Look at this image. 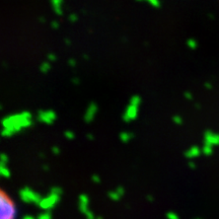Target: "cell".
<instances>
[{"label":"cell","mask_w":219,"mask_h":219,"mask_svg":"<svg viewBox=\"0 0 219 219\" xmlns=\"http://www.w3.org/2000/svg\"><path fill=\"white\" fill-rule=\"evenodd\" d=\"M0 175L3 178L8 179L10 177V171H9V168L6 165H0Z\"/></svg>","instance_id":"13"},{"label":"cell","mask_w":219,"mask_h":219,"mask_svg":"<svg viewBox=\"0 0 219 219\" xmlns=\"http://www.w3.org/2000/svg\"><path fill=\"white\" fill-rule=\"evenodd\" d=\"M79 79L78 78H74V79H72V82H73V83H74V84H78L79 83Z\"/></svg>","instance_id":"39"},{"label":"cell","mask_w":219,"mask_h":219,"mask_svg":"<svg viewBox=\"0 0 219 219\" xmlns=\"http://www.w3.org/2000/svg\"><path fill=\"white\" fill-rule=\"evenodd\" d=\"M56 119H57V115H56V113L54 111H52V110H47V111L39 112L38 120L40 122L44 123V124L51 125L55 122Z\"/></svg>","instance_id":"5"},{"label":"cell","mask_w":219,"mask_h":219,"mask_svg":"<svg viewBox=\"0 0 219 219\" xmlns=\"http://www.w3.org/2000/svg\"><path fill=\"white\" fill-rule=\"evenodd\" d=\"M62 189L60 187H53L50 191V193H53V194H56V195H59L61 196L62 195Z\"/></svg>","instance_id":"23"},{"label":"cell","mask_w":219,"mask_h":219,"mask_svg":"<svg viewBox=\"0 0 219 219\" xmlns=\"http://www.w3.org/2000/svg\"><path fill=\"white\" fill-rule=\"evenodd\" d=\"M205 86H206L208 89H211V88H212V84H210L209 82H206V83H205Z\"/></svg>","instance_id":"40"},{"label":"cell","mask_w":219,"mask_h":219,"mask_svg":"<svg viewBox=\"0 0 219 219\" xmlns=\"http://www.w3.org/2000/svg\"><path fill=\"white\" fill-rule=\"evenodd\" d=\"M51 26H52L53 29H58V28H59V24H58V21H52Z\"/></svg>","instance_id":"34"},{"label":"cell","mask_w":219,"mask_h":219,"mask_svg":"<svg viewBox=\"0 0 219 219\" xmlns=\"http://www.w3.org/2000/svg\"><path fill=\"white\" fill-rule=\"evenodd\" d=\"M60 197L61 196H59V195L50 193L48 196L42 198V200L39 203L38 206L44 211H51L52 209L55 208L56 205L60 202Z\"/></svg>","instance_id":"4"},{"label":"cell","mask_w":219,"mask_h":219,"mask_svg":"<svg viewBox=\"0 0 219 219\" xmlns=\"http://www.w3.org/2000/svg\"><path fill=\"white\" fill-rule=\"evenodd\" d=\"M167 219H180V216L177 213H175V212L170 211L167 213Z\"/></svg>","instance_id":"24"},{"label":"cell","mask_w":219,"mask_h":219,"mask_svg":"<svg viewBox=\"0 0 219 219\" xmlns=\"http://www.w3.org/2000/svg\"><path fill=\"white\" fill-rule=\"evenodd\" d=\"M140 102H141V98L139 97V95H133V97L130 98V105H133L135 107L139 108Z\"/></svg>","instance_id":"15"},{"label":"cell","mask_w":219,"mask_h":219,"mask_svg":"<svg viewBox=\"0 0 219 219\" xmlns=\"http://www.w3.org/2000/svg\"><path fill=\"white\" fill-rule=\"evenodd\" d=\"M146 199H147V200H148L149 202H150V203H152V202L154 201V198L152 197L151 195H147V196H146Z\"/></svg>","instance_id":"35"},{"label":"cell","mask_w":219,"mask_h":219,"mask_svg":"<svg viewBox=\"0 0 219 219\" xmlns=\"http://www.w3.org/2000/svg\"><path fill=\"white\" fill-rule=\"evenodd\" d=\"M197 219H198V218H197Z\"/></svg>","instance_id":"44"},{"label":"cell","mask_w":219,"mask_h":219,"mask_svg":"<svg viewBox=\"0 0 219 219\" xmlns=\"http://www.w3.org/2000/svg\"><path fill=\"white\" fill-rule=\"evenodd\" d=\"M172 121L175 122V124H177V125H181L182 123V119L180 117V116H174V118H172Z\"/></svg>","instance_id":"25"},{"label":"cell","mask_w":219,"mask_h":219,"mask_svg":"<svg viewBox=\"0 0 219 219\" xmlns=\"http://www.w3.org/2000/svg\"><path fill=\"white\" fill-rule=\"evenodd\" d=\"M51 4L53 6V9L54 11L57 13L58 15L62 14V4H63V0H51Z\"/></svg>","instance_id":"11"},{"label":"cell","mask_w":219,"mask_h":219,"mask_svg":"<svg viewBox=\"0 0 219 219\" xmlns=\"http://www.w3.org/2000/svg\"><path fill=\"white\" fill-rule=\"evenodd\" d=\"M50 69H51V65H50L49 62H44V63H43V64L41 65V67H40V70H41L43 73L49 72Z\"/></svg>","instance_id":"18"},{"label":"cell","mask_w":219,"mask_h":219,"mask_svg":"<svg viewBox=\"0 0 219 219\" xmlns=\"http://www.w3.org/2000/svg\"><path fill=\"white\" fill-rule=\"evenodd\" d=\"M201 151L202 150L198 147V146H192V147H190L185 152V156L189 159H193V158L198 157L199 155L201 154Z\"/></svg>","instance_id":"10"},{"label":"cell","mask_w":219,"mask_h":219,"mask_svg":"<svg viewBox=\"0 0 219 219\" xmlns=\"http://www.w3.org/2000/svg\"><path fill=\"white\" fill-rule=\"evenodd\" d=\"M188 165H189V167L192 168V170H195V168H196V164H195L194 161H189Z\"/></svg>","instance_id":"33"},{"label":"cell","mask_w":219,"mask_h":219,"mask_svg":"<svg viewBox=\"0 0 219 219\" xmlns=\"http://www.w3.org/2000/svg\"><path fill=\"white\" fill-rule=\"evenodd\" d=\"M116 191H117V192H118V194H119V195H120V196H121V197H123V195H124V193H125V190H124V188H123V187H121V186H120V187H118L117 189H116Z\"/></svg>","instance_id":"29"},{"label":"cell","mask_w":219,"mask_h":219,"mask_svg":"<svg viewBox=\"0 0 219 219\" xmlns=\"http://www.w3.org/2000/svg\"><path fill=\"white\" fill-rule=\"evenodd\" d=\"M36 219H52V214L51 211H45L39 215Z\"/></svg>","instance_id":"17"},{"label":"cell","mask_w":219,"mask_h":219,"mask_svg":"<svg viewBox=\"0 0 219 219\" xmlns=\"http://www.w3.org/2000/svg\"><path fill=\"white\" fill-rule=\"evenodd\" d=\"M64 136H65V138L68 139V140H72V139H74L75 134L73 133L71 130H67V131L64 132Z\"/></svg>","instance_id":"22"},{"label":"cell","mask_w":219,"mask_h":219,"mask_svg":"<svg viewBox=\"0 0 219 219\" xmlns=\"http://www.w3.org/2000/svg\"><path fill=\"white\" fill-rule=\"evenodd\" d=\"M137 116H138V107H135V106L129 104V106L124 113V115H123V120L129 123L135 120V119L137 118Z\"/></svg>","instance_id":"6"},{"label":"cell","mask_w":219,"mask_h":219,"mask_svg":"<svg viewBox=\"0 0 219 219\" xmlns=\"http://www.w3.org/2000/svg\"><path fill=\"white\" fill-rule=\"evenodd\" d=\"M136 1H145V2L149 3L151 6H153V7H159V6H160L159 0H136Z\"/></svg>","instance_id":"19"},{"label":"cell","mask_w":219,"mask_h":219,"mask_svg":"<svg viewBox=\"0 0 219 219\" xmlns=\"http://www.w3.org/2000/svg\"><path fill=\"white\" fill-rule=\"evenodd\" d=\"M204 142L211 146H219V134L207 130L204 133Z\"/></svg>","instance_id":"7"},{"label":"cell","mask_w":219,"mask_h":219,"mask_svg":"<svg viewBox=\"0 0 219 219\" xmlns=\"http://www.w3.org/2000/svg\"><path fill=\"white\" fill-rule=\"evenodd\" d=\"M47 58H48V60L50 62H53V61H56L57 60V56H56L55 54H53V53H51V54H49L47 56Z\"/></svg>","instance_id":"27"},{"label":"cell","mask_w":219,"mask_h":219,"mask_svg":"<svg viewBox=\"0 0 219 219\" xmlns=\"http://www.w3.org/2000/svg\"><path fill=\"white\" fill-rule=\"evenodd\" d=\"M88 204H89V198L86 194H81L78 198V208L79 211L82 214H86L89 209H88Z\"/></svg>","instance_id":"9"},{"label":"cell","mask_w":219,"mask_h":219,"mask_svg":"<svg viewBox=\"0 0 219 219\" xmlns=\"http://www.w3.org/2000/svg\"><path fill=\"white\" fill-rule=\"evenodd\" d=\"M8 162V156L5 153H2L0 156V165H6Z\"/></svg>","instance_id":"21"},{"label":"cell","mask_w":219,"mask_h":219,"mask_svg":"<svg viewBox=\"0 0 219 219\" xmlns=\"http://www.w3.org/2000/svg\"><path fill=\"white\" fill-rule=\"evenodd\" d=\"M22 219H36V218H35L33 215H25V216L22 217Z\"/></svg>","instance_id":"37"},{"label":"cell","mask_w":219,"mask_h":219,"mask_svg":"<svg viewBox=\"0 0 219 219\" xmlns=\"http://www.w3.org/2000/svg\"><path fill=\"white\" fill-rule=\"evenodd\" d=\"M68 63H69V65L71 66V67H74L75 66V64H76V62H75V60H72V59H70V60L68 61Z\"/></svg>","instance_id":"36"},{"label":"cell","mask_w":219,"mask_h":219,"mask_svg":"<svg viewBox=\"0 0 219 219\" xmlns=\"http://www.w3.org/2000/svg\"><path fill=\"white\" fill-rule=\"evenodd\" d=\"M91 180L94 182H97V184H98V182H101V179H99V177L98 175H94L91 177Z\"/></svg>","instance_id":"30"},{"label":"cell","mask_w":219,"mask_h":219,"mask_svg":"<svg viewBox=\"0 0 219 219\" xmlns=\"http://www.w3.org/2000/svg\"><path fill=\"white\" fill-rule=\"evenodd\" d=\"M97 219H104V217H102V216H98Z\"/></svg>","instance_id":"43"},{"label":"cell","mask_w":219,"mask_h":219,"mask_svg":"<svg viewBox=\"0 0 219 219\" xmlns=\"http://www.w3.org/2000/svg\"><path fill=\"white\" fill-rule=\"evenodd\" d=\"M19 199L25 204H36L39 205V203L42 200L41 194L38 192L32 190L29 187H24L19 191Z\"/></svg>","instance_id":"3"},{"label":"cell","mask_w":219,"mask_h":219,"mask_svg":"<svg viewBox=\"0 0 219 219\" xmlns=\"http://www.w3.org/2000/svg\"><path fill=\"white\" fill-rule=\"evenodd\" d=\"M187 45H188V47L190 48V49H192V50H195L196 48H197V46H198L197 41H196V40H194V39L188 40V41H187Z\"/></svg>","instance_id":"20"},{"label":"cell","mask_w":219,"mask_h":219,"mask_svg":"<svg viewBox=\"0 0 219 219\" xmlns=\"http://www.w3.org/2000/svg\"><path fill=\"white\" fill-rule=\"evenodd\" d=\"M109 198L111 199V200H113V201H119L120 200V199L122 198L120 195L118 194V192L117 191H111V192H109Z\"/></svg>","instance_id":"16"},{"label":"cell","mask_w":219,"mask_h":219,"mask_svg":"<svg viewBox=\"0 0 219 219\" xmlns=\"http://www.w3.org/2000/svg\"><path fill=\"white\" fill-rule=\"evenodd\" d=\"M43 168H44L45 171H49V167H47V165H45V167H43Z\"/></svg>","instance_id":"42"},{"label":"cell","mask_w":219,"mask_h":219,"mask_svg":"<svg viewBox=\"0 0 219 219\" xmlns=\"http://www.w3.org/2000/svg\"><path fill=\"white\" fill-rule=\"evenodd\" d=\"M133 138V134L129 133V132H122L120 134V140L122 142H129L131 140V139Z\"/></svg>","instance_id":"12"},{"label":"cell","mask_w":219,"mask_h":219,"mask_svg":"<svg viewBox=\"0 0 219 219\" xmlns=\"http://www.w3.org/2000/svg\"><path fill=\"white\" fill-rule=\"evenodd\" d=\"M86 137H87L88 140H94V136H92L91 134H87L86 135Z\"/></svg>","instance_id":"38"},{"label":"cell","mask_w":219,"mask_h":219,"mask_svg":"<svg viewBox=\"0 0 219 219\" xmlns=\"http://www.w3.org/2000/svg\"><path fill=\"white\" fill-rule=\"evenodd\" d=\"M85 217H86V219H97V217L94 216V214L92 213L90 210H88L87 212H86Z\"/></svg>","instance_id":"26"},{"label":"cell","mask_w":219,"mask_h":219,"mask_svg":"<svg viewBox=\"0 0 219 219\" xmlns=\"http://www.w3.org/2000/svg\"><path fill=\"white\" fill-rule=\"evenodd\" d=\"M52 152H53V154H55V155L60 154V148H59L58 146H53V147H52Z\"/></svg>","instance_id":"28"},{"label":"cell","mask_w":219,"mask_h":219,"mask_svg":"<svg viewBox=\"0 0 219 219\" xmlns=\"http://www.w3.org/2000/svg\"><path fill=\"white\" fill-rule=\"evenodd\" d=\"M69 21H77V15H76V14H70V15H69Z\"/></svg>","instance_id":"31"},{"label":"cell","mask_w":219,"mask_h":219,"mask_svg":"<svg viewBox=\"0 0 219 219\" xmlns=\"http://www.w3.org/2000/svg\"><path fill=\"white\" fill-rule=\"evenodd\" d=\"M65 43H66V44H67V45H70V42H69V40H68V39H66V40H65Z\"/></svg>","instance_id":"41"},{"label":"cell","mask_w":219,"mask_h":219,"mask_svg":"<svg viewBox=\"0 0 219 219\" xmlns=\"http://www.w3.org/2000/svg\"><path fill=\"white\" fill-rule=\"evenodd\" d=\"M185 98H187V99H189V101H191V99L193 98V95H192L191 92L187 91V92H185Z\"/></svg>","instance_id":"32"},{"label":"cell","mask_w":219,"mask_h":219,"mask_svg":"<svg viewBox=\"0 0 219 219\" xmlns=\"http://www.w3.org/2000/svg\"><path fill=\"white\" fill-rule=\"evenodd\" d=\"M202 152H203L205 155L209 156V155H211L212 153H213V146L204 143L203 148H202Z\"/></svg>","instance_id":"14"},{"label":"cell","mask_w":219,"mask_h":219,"mask_svg":"<svg viewBox=\"0 0 219 219\" xmlns=\"http://www.w3.org/2000/svg\"><path fill=\"white\" fill-rule=\"evenodd\" d=\"M98 112V105L95 102H90L86 109L85 115H84V121L86 123H91L94 120L95 114Z\"/></svg>","instance_id":"8"},{"label":"cell","mask_w":219,"mask_h":219,"mask_svg":"<svg viewBox=\"0 0 219 219\" xmlns=\"http://www.w3.org/2000/svg\"><path fill=\"white\" fill-rule=\"evenodd\" d=\"M33 124L32 115L29 112H24L18 115H11L2 120V136L10 137L21 129L28 128Z\"/></svg>","instance_id":"1"},{"label":"cell","mask_w":219,"mask_h":219,"mask_svg":"<svg viewBox=\"0 0 219 219\" xmlns=\"http://www.w3.org/2000/svg\"><path fill=\"white\" fill-rule=\"evenodd\" d=\"M0 209H1L0 219H15L17 215L14 203L4 192H1L0 194Z\"/></svg>","instance_id":"2"}]
</instances>
